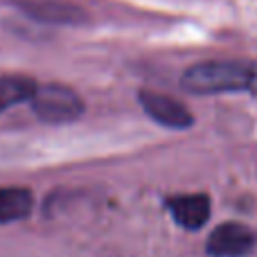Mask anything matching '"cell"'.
Returning <instances> with one entry per match:
<instances>
[{
  "label": "cell",
  "mask_w": 257,
  "mask_h": 257,
  "mask_svg": "<svg viewBox=\"0 0 257 257\" xmlns=\"http://www.w3.org/2000/svg\"><path fill=\"white\" fill-rule=\"evenodd\" d=\"M253 63L246 61H203L187 68L181 79L183 90L192 95L237 93L250 88Z\"/></svg>",
  "instance_id": "obj_1"
},
{
  "label": "cell",
  "mask_w": 257,
  "mask_h": 257,
  "mask_svg": "<svg viewBox=\"0 0 257 257\" xmlns=\"http://www.w3.org/2000/svg\"><path fill=\"white\" fill-rule=\"evenodd\" d=\"M30 106L41 122L48 124H66L75 122L84 113V102L72 88L61 84L36 86L34 95L30 99Z\"/></svg>",
  "instance_id": "obj_2"
},
{
  "label": "cell",
  "mask_w": 257,
  "mask_h": 257,
  "mask_svg": "<svg viewBox=\"0 0 257 257\" xmlns=\"http://www.w3.org/2000/svg\"><path fill=\"white\" fill-rule=\"evenodd\" d=\"M34 210V196L25 187H0V223L27 219Z\"/></svg>",
  "instance_id": "obj_6"
},
{
  "label": "cell",
  "mask_w": 257,
  "mask_h": 257,
  "mask_svg": "<svg viewBox=\"0 0 257 257\" xmlns=\"http://www.w3.org/2000/svg\"><path fill=\"white\" fill-rule=\"evenodd\" d=\"M36 81L23 75H5L0 77V115L18 104H30L36 90Z\"/></svg>",
  "instance_id": "obj_7"
},
{
  "label": "cell",
  "mask_w": 257,
  "mask_h": 257,
  "mask_svg": "<svg viewBox=\"0 0 257 257\" xmlns=\"http://www.w3.org/2000/svg\"><path fill=\"white\" fill-rule=\"evenodd\" d=\"M257 237L244 223L228 221L217 226L208 237L210 257H246L253 253Z\"/></svg>",
  "instance_id": "obj_3"
},
{
  "label": "cell",
  "mask_w": 257,
  "mask_h": 257,
  "mask_svg": "<svg viewBox=\"0 0 257 257\" xmlns=\"http://www.w3.org/2000/svg\"><path fill=\"white\" fill-rule=\"evenodd\" d=\"M140 104L145 113L154 122L167 126V128H187L192 126V113L183 106L181 102L167 97L160 93H151V90H142Z\"/></svg>",
  "instance_id": "obj_4"
},
{
  "label": "cell",
  "mask_w": 257,
  "mask_h": 257,
  "mask_svg": "<svg viewBox=\"0 0 257 257\" xmlns=\"http://www.w3.org/2000/svg\"><path fill=\"white\" fill-rule=\"evenodd\" d=\"M174 221L185 230H199L210 219V199L205 194H181L167 199Z\"/></svg>",
  "instance_id": "obj_5"
},
{
  "label": "cell",
  "mask_w": 257,
  "mask_h": 257,
  "mask_svg": "<svg viewBox=\"0 0 257 257\" xmlns=\"http://www.w3.org/2000/svg\"><path fill=\"white\" fill-rule=\"evenodd\" d=\"M248 93H250V95H257V63H253V79H250Z\"/></svg>",
  "instance_id": "obj_8"
}]
</instances>
